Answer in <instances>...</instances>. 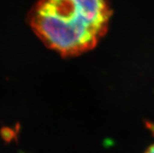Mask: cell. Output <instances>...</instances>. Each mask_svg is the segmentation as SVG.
Returning a JSON list of instances; mask_svg holds the SVG:
<instances>
[{
    "instance_id": "1",
    "label": "cell",
    "mask_w": 154,
    "mask_h": 153,
    "mask_svg": "<svg viewBox=\"0 0 154 153\" xmlns=\"http://www.w3.org/2000/svg\"><path fill=\"white\" fill-rule=\"evenodd\" d=\"M110 17L106 0H38L28 21L47 47L63 56H74L97 45Z\"/></svg>"
},
{
    "instance_id": "2",
    "label": "cell",
    "mask_w": 154,
    "mask_h": 153,
    "mask_svg": "<svg viewBox=\"0 0 154 153\" xmlns=\"http://www.w3.org/2000/svg\"><path fill=\"white\" fill-rule=\"evenodd\" d=\"M145 153H154V145L149 147L146 151H145Z\"/></svg>"
}]
</instances>
